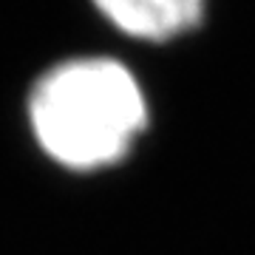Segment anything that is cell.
I'll return each instance as SVG.
<instances>
[{
    "label": "cell",
    "instance_id": "cell-1",
    "mask_svg": "<svg viewBox=\"0 0 255 255\" xmlns=\"http://www.w3.org/2000/svg\"><path fill=\"white\" fill-rule=\"evenodd\" d=\"M26 122L46 159L91 173L130 156L150 125V108L130 65L82 54L60 60L34 80Z\"/></svg>",
    "mask_w": 255,
    "mask_h": 255
},
{
    "label": "cell",
    "instance_id": "cell-2",
    "mask_svg": "<svg viewBox=\"0 0 255 255\" xmlns=\"http://www.w3.org/2000/svg\"><path fill=\"white\" fill-rule=\"evenodd\" d=\"M100 17L136 43H173L201 26L207 0H91Z\"/></svg>",
    "mask_w": 255,
    "mask_h": 255
}]
</instances>
